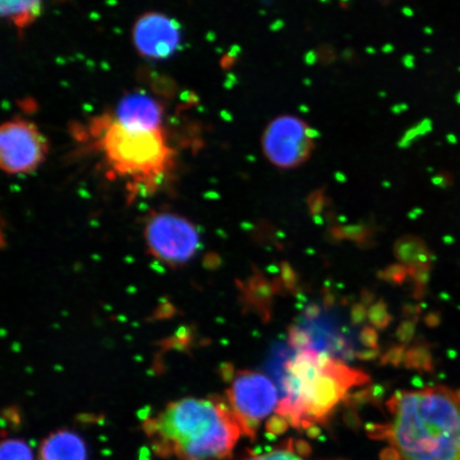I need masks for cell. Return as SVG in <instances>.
<instances>
[{"mask_svg": "<svg viewBox=\"0 0 460 460\" xmlns=\"http://www.w3.org/2000/svg\"><path fill=\"white\" fill-rule=\"evenodd\" d=\"M142 428L158 457L178 460H229L244 435L227 401L217 396L171 402Z\"/></svg>", "mask_w": 460, "mask_h": 460, "instance_id": "1", "label": "cell"}, {"mask_svg": "<svg viewBox=\"0 0 460 460\" xmlns=\"http://www.w3.org/2000/svg\"><path fill=\"white\" fill-rule=\"evenodd\" d=\"M386 437L401 460H460V394L446 387L401 391L388 402Z\"/></svg>", "mask_w": 460, "mask_h": 460, "instance_id": "2", "label": "cell"}, {"mask_svg": "<svg viewBox=\"0 0 460 460\" xmlns=\"http://www.w3.org/2000/svg\"><path fill=\"white\" fill-rule=\"evenodd\" d=\"M365 374L314 349H302L286 361L279 415L293 425L322 421Z\"/></svg>", "mask_w": 460, "mask_h": 460, "instance_id": "3", "label": "cell"}, {"mask_svg": "<svg viewBox=\"0 0 460 460\" xmlns=\"http://www.w3.org/2000/svg\"><path fill=\"white\" fill-rule=\"evenodd\" d=\"M94 137L111 171L140 185H156L171 168L172 151L163 129L132 130L112 118L100 120Z\"/></svg>", "mask_w": 460, "mask_h": 460, "instance_id": "4", "label": "cell"}, {"mask_svg": "<svg viewBox=\"0 0 460 460\" xmlns=\"http://www.w3.org/2000/svg\"><path fill=\"white\" fill-rule=\"evenodd\" d=\"M144 239L149 254L171 268L188 263L199 247L197 226L170 211H156L147 217Z\"/></svg>", "mask_w": 460, "mask_h": 460, "instance_id": "5", "label": "cell"}, {"mask_svg": "<svg viewBox=\"0 0 460 460\" xmlns=\"http://www.w3.org/2000/svg\"><path fill=\"white\" fill-rule=\"evenodd\" d=\"M227 402L239 420L243 434L252 436L262 420L278 410L279 393L271 379L263 374L240 371L230 382Z\"/></svg>", "mask_w": 460, "mask_h": 460, "instance_id": "6", "label": "cell"}, {"mask_svg": "<svg viewBox=\"0 0 460 460\" xmlns=\"http://www.w3.org/2000/svg\"><path fill=\"white\" fill-rule=\"evenodd\" d=\"M48 154L37 126L24 119L7 120L0 128V165L10 175L28 174L38 169Z\"/></svg>", "mask_w": 460, "mask_h": 460, "instance_id": "7", "label": "cell"}, {"mask_svg": "<svg viewBox=\"0 0 460 460\" xmlns=\"http://www.w3.org/2000/svg\"><path fill=\"white\" fill-rule=\"evenodd\" d=\"M307 125L293 117L276 119L263 135V151L280 168H293L304 163L314 148L305 134Z\"/></svg>", "mask_w": 460, "mask_h": 460, "instance_id": "8", "label": "cell"}, {"mask_svg": "<svg viewBox=\"0 0 460 460\" xmlns=\"http://www.w3.org/2000/svg\"><path fill=\"white\" fill-rule=\"evenodd\" d=\"M132 42L147 59H166L181 44V29L170 16L151 11L142 14L132 27Z\"/></svg>", "mask_w": 460, "mask_h": 460, "instance_id": "9", "label": "cell"}, {"mask_svg": "<svg viewBox=\"0 0 460 460\" xmlns=\"http://www.w3.org/2000/svg\"><path fill=\"white\" fill-rule=\"evenodd\" d=\"M163 103L143 92H134L119 101L113 119L125 128L160 130L164 119Z\"/></svg>", "mask_w": 460, "mask_h": 460, "instance_id": "10", "label": "cell"}, {"mask_svg": "<svg viewBox=\"0 0 460 460\" xmlns=\"http://www.w3.org/2000/svg\"><path fill=\"white\" fill-rule=\"evenodd\" d=\"M88 448L83 437L70 429H59L43 440L39 460H86Z\"/></svg>", "mask_w": 460, "mask_h": 460, "instance_id": "11", "label": "cell"}, {"mask_svg": "<svg viewBox=\"0 0 460 460\" xmlns=\"http://www.w3.org/2000/svg\"><path fill=\"white\" fill-rule=\"evenodd\" d=\"M42 11L41 2H2L0 13L4 19L13 24L17 31H24L38 19Z\"/></svg>", "mask_w": 460, "mask_h": 460, "instance_id": "12", "label": "cell"}, {"mask_svg": "<svg viewBox=\"0 0 460 460\" xmlns=\"http://www.w3.org/2000/svg\"><path fill=\"white\" fill-rule=\"evenodd\" d=\"M0 460H34L31 447L26 441L8 438L2 442Z\"/></svg>", "mask_w": 460, "mask_h": 460, "instance_id": "13", "label": "cell"}, {"mask_svg": "<svg viewBox=\"0 0 460 460\" xmlns=\"http://www.w3.org/2000/svg\"><path fill=\"white\" fill-rule=\"evenodd\" d=\"M247 460H303L295 452L287 450H278L263 454Z\"/></svg>", "mask_w": 460, "mask_h": 460, "instance_id": "14", "label": "cell"}, {"mask_svg": "<svg viewBox=\"0 0 460 460\" xmlns=\"http://www.w3.org/2000/svg\"><path fill=\"white\" fill-rule=\"evenodd\" d=\"M304 62L308 66H314L318 62V55H316L314 50H309L304 55Z\"/></svg>", "mask_w": 460, "mask_h": 460, "instance_id": "15", "label": "cell"}, {"mask_svg": "<svg viewBox=\"0 0 460 460\" xmlns=\"http://www.w3.org/2000/svg\"><path fill=\"white\" fill-rule=\"evenodd\" d=\"M415 57L411 54H407L402 58V66H404L408 70H412L415 67Z\"/></svg>", "mask_w": 460, "mask_h": 460, "instance_id": "16", "label": "cell"}, {"mask_svg": "<svg viewBox=\"0 0 460 460\" xmlns=\"http://www.w3.org/2000/svg\"><path fill=\"white\" fill-rule=\"evenodd\" d=\"M408 109H410V106H408L405 102L396 103V105L391 107V112L395 115H399L407 111Z\"/></svg>", "mask_w": 460, "mask_h": 460, "instance_id": "17", "label": "cell"}, {"mask_svg": "<svg viewBox=\"0 0 460 460\" xmlns=\"http://www.w3.org/2000/svg\"><path fill=\"white\" fill-rule=\"evenodd\" d=\"M305 134H306V137H308L309 140H314V139H320L321 137V132L316 129V128H308L307 126V128L306 130H305Z\"/></svg>", "mask_w": 460, "mask_h": 460, "instance_id": "18", "label": "cell"}, {"mask_svg": "<svg viewBox=\"0 0 460 460\" xmlns=\"http://www.w3.org/2000/svg\"><path fill=\"white\" fill-rule=\"evenodd\" d=\"M285 27V22L283 20L278 19L275 20L271 25H270V31L273 32H278L281 31Z\"/></svg>", "mask_w": 460, "mask_h": 460, "instance_id": "19", "label": "cell"}, {"mask_svg": "<svg viewBox=\"0 0 460 460\" xmlns=\"http://www.w3.org/2000/svg\"><path fill=\"white\" fill-rule=\"evenodd\" d=\"M335 180L339 183H344L347 181V176H345L343 172L339 171L335 172Z\"/></svg>", "mask_w": 460, "mask_h": 460, "instance_id": "20", "label": "cell"}, {"mask_svg": "<svg viewBox=\"0 0 460 460\" xmlns=\"http://www.w3.org/2000/svg\"><path fill=\"white\" fill-rule=\"evenodd\" d=\"M382 51L384 54H393L394 51V46L391 43H386L383 46Z\"/></svg>", "mask_w": 460, "mask_h": 460, "instance_id": "21", "label": "cell"}, {"mask_svg": "<svg viewBox=\"0 0 460 460\" xmlns=\"http://www.w3.org/2000/svg\"><path fill=\"white\" fill-rule=\"evenodd\" d=\"M402 14L406 16V17H412L413 14V10L410 7H404L402 9Z\"/></svg>", "mask_w": 460, "mask_h": 460, "instance_id": "22", "label": "cell"}, {"mask_svg": "<svg viewBox=\"0 0 460 460\" xmlns=\"http://www.w3.org/2000/svg\"><path fill=\"white\" fill-rule=\"evenodd\" d=\"M298 111L302 113H309L310 108L307 105H305V103H302V105L298 106Z\"/></svg>", "mask_w": 460, "mask_h": 460, "instance_id": "23", "label": "cell"}, {"mask_svg": "<svg viewBox=\"0 0 460 460\" xmlns=\"http://www.w3.org/2000/svg\"><path fill=\"white\" fill-rule=\"evenodd\" d=\"M366 53L369 55H376V49L372 48V46H367V48L366 49Z\"/></svg>", "mask_w": 460, "mask_h": 460, "instance_id": "24", "label": "cell"}, {"mask_svg": "<svg viewBox=\"0 0 460 460\" xmlns=\"http://www.w3.org/2000/svg\"><path fill=\"white\" fill-rule=\"evenodd\" d=\"M304 84L306 85V86L312 85L313 84L312 79L305 78L304 79Z\"/></svg>", "mask_w": 460, "mask_h": 460, "instance_id": "25", "label": "cell"}, {"mask_svg": "<svg viewBox=\"0 0 460 460\" xmlns=\"http://www.w3.org/2000/svg\"><path fill=\"white\" fill-rule=\"evenodd\" d=\"M382 185H383L384 188H386V189H389V188H391V186H393V185H391V182L387 181H384Z\"/></svg>", "mask_w": 460, "mask_h": 460, "instance_id": "26", "label": "cell"}, {"mask_svg": "<svg viewBox=\"0 0 460 460\" xmlns=\"http://www.w3.org/2000/svg\"><path fill=\"white\" fill-rule=\"evenodd\" d=\"M386 92H379V97H386Z\"/></svg>", "mask_w": 460, "mask_h": 460, "instance_id": "27", "label": "cell"}]
</instances>
